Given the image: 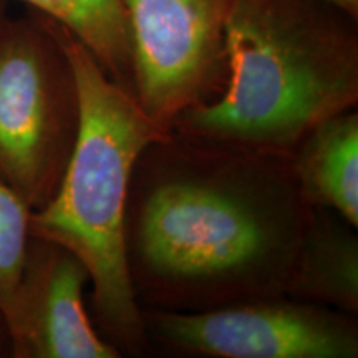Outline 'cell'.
Wrapping results in <instances>:
<instances>
[{
	"label": "cell",
	"instance_id": "obj_8",
	"mask_svg": "<svg viewBox=\"0 0 358 358\" xmlns=\"http://www.w3.org/2000/svg\"><path fill=\"white\" fill-rule=\"evenodd\" d=\"M287 295L353 315L358 312L357 227L332 209H312Z\"/></svg>",
	"mask_w": 358,
	"mask_h": 358
},
{
	"label": "cell",
	"instance_id": "obj_3",
	"mask_svg": "<svg viewBox=\"0 0 358 358\" xmlns=\"http://www.w3.org/2000/svg\"><path fill=\"white\" fill-rule=\"evenodd\" d=\"M53 25L77 77L82 122L57 192L30 214V236L64 245L85 264L101 335L122 355L140 357L148 342L124 261V213L138 158L171 131L156 124L78 38Z\"/></svg>",
	"mask_w": 358,
	"mask_h": 358
},
{
	"label": "cell",
	"instance_id": "obj_2",
	"mask_svg": "<svg viewBox=\"0 0 358 358\" xmlns=\"http://www.w3.org/2000/svg\"><path fill=\"white\" fill-rule=\"evenodd\" d=\"M358 19L330 0H232L226 82L171 133L292 158L317 124L358 103Z\"/></svg>",
	"mask_w": 358,
	"mask_h": 358
},
{
	"label": "cell",
	"instance_id": "obj_14",
	"mask_svg": "<svg viewBox=\"0 0 358 358\" xmlns=\"http://www.w3.org/2000/svg\"><path fill=\"white\" fill-rule=\"evenodd\" d=\"M7 13V0H0V19Z\"/></svg>",
	"mask_w": 358,
	"mask_h": 358
},
{
	"label": "cell",
	"instance_id": "obj_9",
	"mask_svg": "<svg viewBox=\"0 0 358 358\" xmlns=\"http://www.w3.org/2000/svg\"><path fill=\"white\" fill-rule=\"evenodd\" d=\"M290 161L308 206L332 209L358 227L357 108L317 124L299 143Z\"/></svg>",
	"mask_w": 358,
	"mask_h": 358
},
{
	"label": "cell",
	"instance_id": "obj_11",
	"mask_svg": "<svg viewBox=\"0 0 358 358\" xmlns=\"http://www.w3.org/2000/svg\"><path fill=\"white\" fill-rule=\"evenodd\" d=\"M30 214L24 201L0 181V320L10 307L20 279L30 241Z\"/></svg>",
	"mask_w": 358,
	"mask_h": 358
},
{
	"label": "cell",
	"instance_id": "obj_6",
	"mask_svg": "<svg viewBox=\"0 0 358 358\" xmlns=\"http://www.w3.org/2000/svg\"><path fill=\"white\" fill-rule=\"evenodd\" d=\"M131 45V93L171 131L191 106L226 82V24L232 0H123Z\"/></svg>",
	"mask_w": 358,
	"mask_h": 358
},
{
	"label": "cell",
	"instance_id": "obj_4",
	"mask_svg": "<svg viewBox=\"0 0 358 358\" xmlns=\"http://www.w3.org/2000/svg\"><path fill=\"white\" fill-rule=\"evenodd\" d=\"M82 122L78 83L53 22L0 19V181L30 211L60 186Z\"/></svg>",
	"mask_w": 358,
	"mask_h": 358
},
{
	"label": "cell",
	"instance_id": "obj_13",
	"mask_svg": "<svg viewBox=\"0 0 358 358\" xmlns=\"http://www.w3.org/2000/svg\"><path fill=\"white\" fill-rule=\"evenodd\" d=\"M6 330H3V325H2V320H0V352H2V347H3V342H6Z\"/></svg>",
	"mask_w": 358,
	"mask_h": 358
},
{
	"label": "cell",
	"instance_id": "obj_5",
	"mask_svg": "<svg viewBox=\"0 0 358 358\" xmlns=\"http://www.w3.org/2000/svg\"><path fill=\"white\" fill-rule=\"evenodd\" d=\"M148 352L191 358H357L353 313L289 295L198 312L141 308Z\"/></svg>",
	"mask_w": 358,
	"mask_h": 358
},
{
	"label": "cell",
	"instance_id": "obj_7",
	"mask_svg": "<svg viewBox=\"0 0 358 358\" xmlns=\"http://www.w3.org/2000/svg\"><path fill=\"white\" fill-rule=\"evenodd\" d=\"M92 284L85 264L64 245L30 236L20 279L2 324L15 358H118L85 307Z\"/></svg>",
	"mask_w": 358,
	"mask_h": 358
},
{
	"label": "cell",
	"instance_id": "obj_1",
	"mask_svg": "<svg viewBox=\"0 0 358 358\" xmlns=\"http://www.w3.org/2000/svg\"><path fill=\"white\" fill-rule=\"evenodd\" d=\"M292 161L169 133L134 164L124 261L138 306L198 312L287 295L312 214Z\"/></svg>",
	"mask_w": 358,
	"mask_h": 358
},
{
	"label": "cell",
	"instance_id": "obj_10",
	"mask_svg": "<svg viewBox=\"0 0 358 358\" xmlns=\"http://www.w3.org/2000/svg\"><path fill=\"white\" fill-rule=\"evenodd\" d=\"M78 38L105 73L131 92V45L123 0H20Z\"/></svg>",
	"mask_w": 358,
	"mask_h": 358
},
{
	"label": "cell",
	"instance_id": "obj_12",
	"mask_svg": "<svg viewBox=\"0 0 358 358\" xmlns=\"http://www.w3.org/2000/svg\"><path fill=\"white\" fill-rule=\"evenodd\" d=\"M330 2H334L335 6L343 8V10L358 19V0H330Z\"/></svg>",
	"mask_w": 358,
	"mask_h": 358
}]
</instances>
